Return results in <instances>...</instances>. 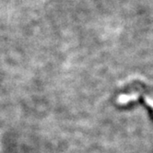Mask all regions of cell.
Masks as SVG:
<instances>
[{
    "label": "cell",
    "mask_w": 153,
    "mask_h": 153,
    "mask_svg": "<svg viewBox=\"0 0 153 153\" xmlns=\"http://www.w3.org/2000/svg\"><path fill=\"white\" fill-rule=\"evenodd\" d=\"M140 97H142L143 101L146 102L147 105H149L152 110H153V92H144L141 93L139 91H131L130 93H126V94H122L120 95L117 98V103L120 105H124V104H127L131 102H135L137 100H138Z\"/></svg>",
    "instance_id": "1"
}]
</instances>
